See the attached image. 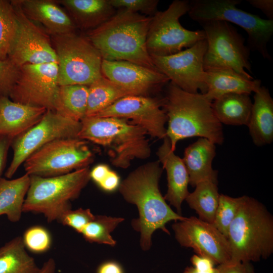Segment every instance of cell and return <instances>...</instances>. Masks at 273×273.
<instances>
[{
    "label": "cell",
    "mask_w": 273,
    "mask_h": 273,
    "mask_svg": "<svg viewBox=\"0 0 273 273\" xmlns=\"http://www.w3.org/2000/svg\"><path fill=\"white\" fill-rule=\"evenodd\" d=\"M162 171L159 161L147 163L131 172L118 188L123 199L138 208L139 217L133 219L131 224L140 234V245L145 251L150 249L155 231L161 230L169 235L166 224L185 217L171 208L160 191Z\"/></svg>",
    "instance_id": "obj_1"
},
{
    "label": "cell",
    "mask_w": 273,
    "mask_h": 273,
    "mask_svg": "<svg viewBox=\"0 0 273 273\" xmlns=\"http://www.w3.org/2000/svg\"><path fill=\"white\" fill-rule=\"evenodd\" d=\"M152 17L119 9L109 20L88 31L86 37L103 59L126 61L157 69L146 43Z\"/></svg>",
    "instance_id": "obj_2"
},
{
    "label": "cell",
    "mask_w": 273,
    "mask_h": 273,
    "mask_svg": "<svg viewBox=\"0 0 273 273\" xmlns=\"http://www.w3.org/2000/svg\"><path fill=\"white\" fill-rule=\"evenodd\" d=\"M211 103L203 94L187 92L170 82L163 108L167 117L166 136L173 151L178 141L189 138L198 136L214 144L223 143L222 126L213 113Z\"/></svg>",
    "instance_id": "obj_3"
},
{
    "label": "cell",
    "mask_w": 273,
    "mask_h": 273,
    "mask_svg": "<svg viewBox=\"0 0 273 273\" xmlns=\"http://www.w3.org/2000/svg\"><path fill=\"white\" fill-rule=\"evenodd\" d=\"M78 138L103 147L115 166L126 169L135 159L150 156L146 131L125 119L86 117L81 121Z\"/></svg>",
    "instance_id": "obj_4"
},
{
    "label": "cell",
    "mask_w": 273,
    "mask_h": 273,
    "mask_svg": "<svg viewBox=\"0 0 273 273\" xmlns=\"http://www.w3.org/2000/svg\"><path fill=\"white\" fill-rule=\"evenodd\" d=\"M231 260L249 263L267 258L273 252V218L255 199L243 196L227 236Z\"/></svg>",
    "instance_id": "obj_5"
},
{
    "label": "cell",
    "mask_w": 273,
    "mask_h": 273,
    "mask_svg": "<svg viewBox=\"0 0 273 273\" xmlns=\"http://www.w3.org/2000/svg\"><path fill=\"white\" fill-rule=\"evenodd\" d=\"M88 167L51 177L30 175L23 212L42 214L48 222L57 221L71 209L70 201L76 199L90 179Z\"/></svg>",
    "instance_id": "obj_6"
},
{
    "label": "cell",
    "mask_w": 273,
    "mask_h": 273,
    "mask_svg": "<svg viewBox=\"0 0 273 273\" xmlns=\"http://www.w3.org/2000/svg\"><path fill=\"white\" fill-rule=\"evenodd\" d=\"M240 0H192L189 17L200 25L213 21L233 23L243 29L248 35V47L257 51L265 59L272 58L267 44L273 34V20L264 19L258 15L238 8Z\"/></svg>",
    "instance_id": "obj_7"
},
{
    "label": "cell",
    "mask_w": 273,
    "mask_h": 273,
    "mask_svg": "<svg viewBox=\"0 0 273 273\" xmlns=\"http://www.w3.org/2000/svg\"><path fill=\"white\" fill-rule=\"evenodd\" d=\"M57 57L59 86H89L102 76L103 58L86 37L75 32L51 36Z\"/></svg>",
    "instance_id": "obj_8"
},
{
    "label": "cell",
    "mask_w": 273,
    "mask_h": 273,
    "mask_svg": "<svg viewBox=\"0 0 273 273\" xmlns=\"http://www.w3.org/2000/svg\"><path fill=\"white\" fill-rule=\"evenodd\" d=\"M205 34L207 50L204 57L205 71L231 69L253 79L250 61V50L245 39L231 23L213 21L201 24Z\"/></svg>",
    "instance_id": "obj_9"
},
{
    "label": "cell",
    "mask_w": 273,
    "mask_h": 273,
    "mask_svg": "<svg viewBox=\"0 0 273 273\" xmlns=\"http://www.w3.org/2000/svg\"><path fill=\"white\" fill-rule=\"evenodd\" d=\"M190 1L174 0L163 11L152 17L147 37V48L150 56L173 55L205 39L204 30H190L180 23L179 19L188 13Z\"/></svg>",
    "instance_id": "obj_10"
},
{
    "label": "cell",
    "mask_w": 273,
    "mask_h": 273,
    "mask_svg": "<svg viewBox=\"0 0 273 273\" xmlns=\"http://www.w3.org/2000/svg\"><path fill=\"white\" fill-rule=\"evenodd\" d=\"M88 142L78 138L53 141L30 155L23 163L29 175L51 177L88 167L94 154Z\"/></svg>",
    "instance_id": "obj_11"
},
{
    "label": "cell",
    "mask_w": 273,
    "mask_h": 273,
    "mask_svg": "<svg viewBox=\"0 0 273 273\" xmlns=\"http://www.w3.org/2000/svg\"><path fill=\"white\" fill-rule=\"evenodd\" d=\"M80 128V121L47 110L36 124L12 140L13 155L5 176L11 178L30 155L49 143L57 139L78 138Z\"/></svg>",
    "instance_id": "obj_12"
},
{
    "label": "cell",
    "mask_w": 273,
    "mask_h": 273,
    "mask_svg": "<svg viewBox=\"0 0 273 273\" xmlns=\"http://www.w3.org/2000/svg\"><path fill=\"white\" fill-rule=\"evenodd\" d=\"M58 75L57 63L23 65L18 68L9 97L15 102L54 111Z\"/></svg>",
    "instance_id": "obj_13"
},
{
    "label": "cell",
    "mask_w": 273,
    "mask_h": 273,
    "mask_svg": "<svg viewBox=\"0 0 273 273\" xmlns=\"http://www.w3.org/2000/svg\"><path fill=\"white\" fill-rule=\"evenodd\" d=\"M207 46L204 39L173 55L151 57L155 67L171 82L187 92L200 91L205 94L207 87L203 63Z\"/></svg>",
    "instance_id": "obj_14"
},
{
    "label": "cell",
    "mask_w": 273,
    "mask_h": 273,
    "mask_svg": "<svg viewBox=\"0 0 273 273\" xmlns=\"http://www.w3.org/2000/svg\"><path fill=\"white\" fill-rule=\"evenodd\" d=\"M163 98L142 95L123 97L92 117L125 119L144 129L153 138L166 136V114L163 108Z\"/></svg>",
    "instance_id": "obj_15"
},
{
    "label": "cell",
    "mask_w": 273,
    "mask_h": 273,
    "mask_svg": "<svg viewBox=\"0 0 273 273\" xmlns=\"http://www.w3.org/2000/svg\"><path fill=\"white\" fill-rule=\"evenodd\" d=\"M172 228L180 245L193 249L197 255L208 257L218 264L231 260L228 240L213 224L196 216L185 217L174 221Z\"/></svg>",
    "instance_id": "obj_16"
},
{
    "label": "cell",
    "mask_w": 273,
    "mask_h": 273,
    "mask_svg": "<svg viewBox=\"0 0 273 273\" xmlns=\"http://www.w3.org/2000/svg\"><path fill=\"white\" fill-rule=\"evenodd\" d=\"M18 28L8 59L17 68L25 64L57 63L51 38L42 28L30 20L14 1Z\"/></svg>",
    "instance_id": "obj_17"
},
{
    "label": "cell",
    "mask_w": 273,
    "mask_h": 273,
    "mask_svg": "<svg viewBox=\"0 0 273 273\" xmlns=\"http://www.w3.org/2000/svg\"><path fill=\"white\" fill-rule=\"evenodd\" d=\"M101 69L105 77L135 95L147 96L169 81L157 69L126 61L103 59Z\"/></svg>",
    "instance_id": "obj_18"
},
{
    "label": "cell",
    "mask_w": 273,
    "mask_h": 273,
    "mask_svg": "<svg viewBox=\"0 0 273 273\" xmlns=\"http://www.w3.org/2000/svg\"><path fill=\"white\" fill-rule=\"evenodd\" d=\"M15 3L32 21L40 25L51 36L74 33L76 25L55 1L17 0Z\"/></svg>",
    "instance_id": "obj_19"
},
{
    "label": "cell",
    "mask_w": 273,
    "mask_h": 273,
    "mask_svg": "<svg viewBox=\"0 0 273 273\" xmlns=\"http://www.w3.org/2000/svg\"><path fill=\"white\" fill-rule=\"evenodd\" d=\"M157 155L162 168L166 171L167 191L164 198L181 214V204L189 194V174L183 159L175 154L166 136L159 147Z\"/></svg>",
    "instance_id": "obj_20"
},
{
    "label": "cell",
    "mask_w": 273,
    "mask_h": 273,
    "mask_svg": "<svg viewBox=\"0 0 273 273\" xmlns=\"http://www.w3.org/2000/svg\"><path fill=\"white\" fill-rule=\"evenodd\" d=\"M47 110L0 97V135L12 139L20 135L36 124Z\"/></svg>",
    "instance_id": "obj_21"
},
{
    "label": "cell",
    "mask_w": 273,
    "mask_h": 273,
    "mask_svg": "<svg viewBox=\"0 0 273 273\" xmlns=\"http://www.w3.org/2000/svg\"><path fill=\"white\" fill-rule=\"evenodd\" d=\"M207 90L205 97L212 102L231 93H255L261 86L260 79H251L231 69H214L205 71Z\"/></svg>",
    "instance_id": "obj_22"
},
{
    "label": "cell",
    "mask_w": 273,
    "mask_h": 273,
    "mask_svg": "<svg viewBox=\"0 0 273 273\" xmlns=\"http://www.w3.org/2000/svg\"><path fill=\"white\" fill-rule=\"evenodd\" d=\"M215 150V144L203 138H199L185 149L183 160L192 187H195L204 181L217 182V171L212 166Z\"/></svg>",
    "instance_id": "obj_23"
},
{
    "label": "cell",
    "mask_w": 273,
    "mask_h": 273,
    "mask_svg": "<svg viewBox=\"0 0 273 273\" xmlns=\"http://www.w3.org/2000/svg\"><path fill=\"white\" fill-rule=\"evenodd\" d=\"M254 93L247 126L253 143L260 147L273 141V99L263 86Z\"/></svg>",
    "instance_id": "obj_24"
},
{
    "label": "cell",
    "mask_w": 273,
    "mask_h": 273,
    "mask_svg": "<svg viewBox=\"0 0 273 273\" xmlns=\"http://www.w3.org/2000/svg\"><path fill=\"white\" fill-rule=\"evenodd\" d=\"M76 26L88 31L100 26L116 13L109 0H61Z\"/></svg>",
    "instance_id": "obj_25"
},
{
    "label": "cell",
    "mask_w": 273,
    "mask_h": 273,
    "mask_svg": "<svg viewBox=\"0 0 273 273\" xmlns=\"http://www.w3.org/2000/svg\"><path fill=\"white\" fill-rule=\"evenodd\" d=\"M252 103L249 94L231 93L216 99L212 102L211 106L221 124L247 126Z\"/></svg>",
    "instance_id": "obj_26"
},
{
    "label": "cell",
    "mask_w": 273,
    "mask_h": 273,
    "mask_svg": "<svg viewBox=\"0 0 273 273\" xmlns=\"http://www.w3.org/2000/svg\"><path fill=\"white\" fill-rule=\"evenodd\" d=\"M30 184V175L25 173L13 179L0 178V216L5 215L12 222H18Z\"/></svg>",
    "instance_id": "obj_27"
},
{
    "label": "cell",
    "mask_w": 273,
    "mask_h": 273,
    "mask_svg": "<svg viewBox=\"0 0 273 273\" xmlns=\"http://www.w3.org/2000/svg\"><path fill=\"white\" fill-rule=\"evenodd\" d=\"M40 270L27 253L22 237H16L0 247V273H40Z\"/></svg>",
    "instance_id": "obj_28"
},
{
    "label": "cell",
    "mask_w": 273,
    "mask_h": 273,
    "mask_svg": "<svg viewBox=\"0 0 273 273\" xmlns=\"http://www.w3.org/2000/svg\"><path fill=\"white\" fill-rule=\"evenodd\" d=\"M88 86L80 84L59 86L54 111L61 116L77 121L86 116Z\"/></svg>",
    "instance_id": "obj_29"
},
{
    "label": "cell",
    "mask_w": 273,
    "mask_h": 273,
    "mask_svg": "<svg viewBox=\"0 0 273 273\" xmlns=\"http://www.w3.org/2000/svg\"><path fill=\"white\" fill-rule=\"evenodd\" d=\"M135 95L103 75L88 86L86 117H92L119 99Z\"/></svg>",
    "instance_id": "obj_30"
},
{
    "label": "cell",
    "mask_w": 273,
    "mask_h": 273,
    "mask_svg": "<svg viewBox=\"0 0 273 273\" xmlns=\"http://www.w3.org/2000/svg\"><path fill=\"white\" fill-rule=\"evenodd\" d=\"M217 185V182L210 180L200 182L185 199L190 207L198 214L200 219L212 224L220 196Z\"/></svg>",
    "instance_id": "obj_31"
},
{
    "label": "cell",
    "mask_w": 273,
    "mask_h": 273,
    "mask_svg": "<svg viewBox=\"0 0 273 273\" xmlns=\"http://www.w3.org/2000/svg\"><path fill=\"white\" fill-rule=\"evenodd\" d=\"M124 220L123 217L95 215L94 218L85 226L81 234L89 243L114 246L116 241L111 233Z\"/></svg>",
    "instance_id": "obj_32"
},
{
    "label": "cell",
    "mask_w": 273,
    "mask_h": 273,
    "mask_svg": "<svg viewBox=\"0 0 273 273\" xmlns=\"http://www.w3.org/2000/svg\"><path fill=\"white\" fill-rule=\"evenodd\" d=\"M17 28V14L11 1L0 0V60L8 59Z\"/></svg>",
    "instance_id": "obj_33"
},
{
    "label": "cell",
    "mask_w": 273,
    "mask_h": 273,
    "mask_svg": "<svg viewBox=\"0 0 273 273\" xmlns=\"http://www.w3.org/2000/svg\"><path fill=\"white\" fill-rule=\"evenodd\" d=\"M242 200V196L232 197L220 194L213 224L226 238L230 226L237 214Z\"/></svg>",
    "instance_id": "obj_34"
},
{
    "label": "cell",
    "mask_w": 273,
    "mask_h": 273,
    "mask_svg": "<svg viewBox=\"0 0 273 273\" xmlns=\"http://www.w3.org/2000/svg\"><path fill=\"white\" fill-rule=\"evenodd\" d=\"M22 238L26 249L34 253H44L51 247V235L41 225L29 227L25 231Z\"/></svg>",
    "instance_id": "obj_35"
},
{
    "label": "cell",
    "mask_w": 273,
    "mask_h": 273,
    "mask_svg": "<svg viewBox=\"0 0 273 273\" xmlns=\"http://www.w3.org/2000/svg\"><path fill=\"white\" fill-rule=\"evenodd\" d=\"M95 215L89 209H71L64 213L57 221L81 234L85 226L94 218Z\"/></svg>",
    "instance_id": "obj_36"
},
{
    "label": "cell",
    "mask_w": 273,
    "mask_h": 273,
    "mask_svg": "<svg viewBox=\"0 0 273 273\" xmlns=\"http://www.w3.org/2000/svg\"><path fill=\"white\" fill-rule=\"evenodd\" d=\"M115 9H124L129 11L153 16L157 11L159 3L157 0H109Z\"/></svg>",
    "instance_id": "obj_37"
},
{
    "label": "cell",
    "mask_w": 273,
    "mask_h": 273,
    "mask_svg": "<svg viewBox=\"0 0 273 273\" xmlns=\"http://www.w3.org/2000/svg\"><path fill=\"white\" fill-rule=\"evenodd\" d=\"M18 72V68L7 59L0 60V97H9L14 86Z\"/></svg>",
    "instance_id": "obj_38"
},
{
    "label": "cell",
    "mask_w": 273,
    "mask_h": 273,
    "mask_svg": "<svg viewBox=\"0 0 273 273\" xmlns=\"http://www.w3.org/2000/svg\"><path fill=\"white\" fill-rule=\"evenodd\" d=\"M215 271L216 273H251L252 270L248 263L230 260L218 264Z\"/></svg>",
    "instance_id": "obj_39"
},
{
    "label": "cell",
    "mask_w": 273,
    "mask_h": 273,
    "mask_svg": "<svg viewBox=\"0 0 273 273\" xmlns=\"http://www.w3.org/2000/svg\"><path fill=\"white\" fill-rule=\"evenodd\" d=\"M121 181L119 175L110 170L107 175L98 186L106 192H112L118 189Z\"/></svg>",
    "instance_id": "obj_40"
},
{
    "label": "cell",
    "mask_w": 273,
    "mask_h": 273,
    "mask_svg": "<svg viewBox=\"0 0 273 273\" xmlns=\"http://www.w3.org/2000/svg\"><path fill=\"white\" fill-rule=\"evenodd\" d=\"M193 266L202 271H210L213 270L215 263L210 258L198 255H194L191 258Z\"/></svg>",
    "instance_id": "obj_41"
},
{
    "label": "cell",
    "mask_w": 273,
    "mask_h": 273,
    "mask_svg": "<svg viewBox=\"0 0 273 273\" xmlns=\"http://www.w3.org/2000/svg\"><path fill=\"white\" fill-rule=\"evenodd\" d=\"M252 7L259 9L267 18L273 20V1L272 0H247Z\"/></svg>",
    "instance_id": "obj_42"
},
{
    "label": "cell",
    "mask_w": 273,
    "mask_h": 273,
    "mask_svg": "<svg viewBox=\"0 0 273 273\" xmlns=\"http://www.w3.org/2000/svg\"><path fill=\"white\" fill-rule=\"evenodd\" d=\"M110 170V168L107 164H98L90 170V178L98 185L105 178Z\"/></svg>",
    "instance_id": "obj_43"
},
{
    "label": "cell",
    "mask_w": 273,
    "mask_h": 273,
    "mask_svg": "<svg viewBox=\"0 0 273 273\" xmlns=\"http://www.w3.org/2000/svg\"><path fill=\"white\" fill-rule=\"evenodd\" d=\"M12 140L9 137L0 135V178L5 166L8 150Z\"/></svg>",
    "instance_id": "obj_44"
},
{
    "label": "cell",
    "mask_w": 273,
    "mask_h": 273,
    "mask_svg": "<svg viewBox=\"0 0 273 273\" xmlns=\"http://www.w3.org/2000/svg\"><path fill=\"white\" fill-rule=\"evenodd\" d=\"M96 273H124V271L119 263L113 260H108L99 265Z\"/></svg>",
    "instance_id": "obj_45"
},
{
    "label": "cell",
    "mask_w": 273,
    "mask_h": 273,
    "mask_svg": "<svg viewBox=\"0 0 273 273\" xmlns=\"http://www.w3.org/2000/svg\"><path fill=\"white\" fill-rule=\"evenodd\" d=\"M56 264L55 260L50 258L41 267L40 273H56Z\"/></svg>",
    "instance_id": "obj_46"
},
{
    "label": "cell",
    "mask_w": 273,
    "mask_h": 273,
    "mask_svg": "<svg viewBox=\"0 0 273 273\" xmlns=\"http://www.w3.org/2000/svg\"><path fill=\"white\" fill-rule=\"evenodd\" d=\"M182 273H216V271L215 267L210 271L205 272L199 270L192 266L187 267Z\"/></svg>",
    "instance_id": "obj_47"
}]
</instances>
